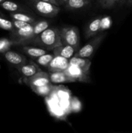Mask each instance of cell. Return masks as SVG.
<instances>
[{"label":"cell","instance_id":"cell-12","mask_svg":"<svg viewBox=\"0 0 132 133\" xmlns=\"http://www.w3.org/2000/svg\"><path fill=\"white\" fill-rule=\"evenodd\" d=\"M69 64L77 66L83 70L86 74H89V68L91 65L90 60L87 58L73 57L69 60Z\"/></svg>","mask_w":132,"mask_h":133},{"label":"cell","instance_id":"cell-2","mask_svg":"<svg viewBox=\"0 0 132 133\" xmlns=\"http://www.w3.org/2000/svg\"><path fill=\"white\" fill-rule=\"evenodd\" d=\"M27 2L40 16L46 18L55 17L60 12V7L41 0H27Z\"/></svg>","mask_w":132,"mask_h":133},{"label":"cell","instance_id":"cell-27","mask_svg":"<svg viewBox=\"0 0 132 133\" xmlns=\"http://www.w3.org/2000/svg\"><path fill=\"white\" fill-rule=\"evenodd\" d=\"M129 1V0H120V3L122 4V5H123V4H126V3L128 2V1Z\"/></svg>","mask_w":132,"mask_h":133},{"label":"cell","instance_id":"cell-31","mask_svg":"<svg viewBox=\"0 0 132 133\" xmlns=\"http://www.w3.org/2000/svg\"><path fill=\"white\" fill-rule=\"evenodd\" d=\"M0 16H3V13L1 12H0Z\"/></svg>","mask_w":132,"mask_h":133},{"label":"cell","instance_id":"cell-10","mask_svg":"<svg viewBox=\"0 0 132 133\" xmlns=\"http://www.w3.org/2000/svg\"><path fill=\"white\" fill-rule=\"evenodd\" d=\"M102 17H98L89 22L85 30V38H90L96 36L100 32Z\"/></svg>","mask_w":132,"mask_h":133},{"label":"cell","instance_id":"cell-7","mask_svg":"<svg viewBox=\"0 0 132 133\" xmlns=\"http://www.w3.org/2000/svg\"><path fill=\"white\" fill-rule=\"evenodd\" d=\"M64 72L67 75L75 79L76 81L82 82V83H89L90 82L89 74L84 72L82 69L77 66L69 64Z\"/></svg>","mask_w":132,"mask_h":133},{"label":"cell","instance_id":"cell-22","mask_svg":"<svg viewBox=\"0 0 132 133\" xmlns=\"http://www.w3.org/2000/svg\"><path fill=\"white\" fill-rule=\"evenodd\" d=\"M0 28L9 31L14 29L12 22L6 18H4L3 16H0Z\"/></svg>","mask_w":132,"mask_h":133},{"label":"cell","instance_id":"cell-26","mask_svg":"<svg viewBox=\"0 0 132 133\" xmlns=\"http://www.w3.org/2000/svg\"><path fill=\"white\" fill-rule=\"evenodd\" d=\"M41 1H46V2H48V3H52L53 4V5H56V6H59V4H58V3L57 2L56 0H41Z\"/></svg>","mask_w":132,"mask_h":133},{"label":"cell","instance_id":"cell-24","mask_svg":"<svg viewBox=\"0 0 132 133\" xmlns=\"http://www.w3.org/2000/svg\"><path fill=\"white\" fill-rule=\"evenodd\" d=\"M111 24V20L110 18H102L101 19V23H100V31H104V30L106 29L107 28H108Z\"/></svg>","mask_w":132,"mask_h":133},{"label":"cell","instance_id":"cell-8","mask_svg":"<svg viewBox=\"0 0 132 133\" xmlns=\"http://www.w3.org/2000/svg\"><path fill=\"white\" fill-rule=\"evenodd\" d=\"M16 68L23 77H29L39 71H41V69L32 61L27 62L23 64L17 66Z\"/></svg>","mask_w":132,"mask_h":133},{"label":"cell","instance_id":"cell-5","mask_svg":"<svg viewBox=\"0 0 132 133\" xmlns=\"http://www.w3.org/2000/svg\"><path fill=\"white\" fill-rule=\"evenodd\" d=\"M23 81L31 88L41 87L50 83L49 74L41 71L29 77H23Z\"/></svg>","mask_w":132,"mask_h":133},{"label":"cell","instance_id":"cell-30","mask_svg":"<svg viewBox=\"0 0 132 133\" xmlns=\"http://www.w3.org/2000/svg\"><path fill=\"white\" fill-rule=\"evenodd\" d=\"M68 1V0H62V3H66V2Z\"/></svg>","mask_w":132,"mask_h":133},{"label":"cell","instance_id":"cell-19","mask_svg":"<svg viewBox=\"0 0 132 133\" xmlns=\"http://www.w3.org/2000/svg\"><path fill=\"white\" fill-rule=\"evenodd\" d=\"M54 57V54H48V53H45V54L43 55L40 56V57H38V58H34V61H36V63L38 64L40 66H42L43 67L47 68L48 65L49 64L53 58Z\"/></svg>","mask_w":132,"mask_h":133},{"label":"cell","instance_id":"cell-14","mask_svg":"<svg viewBox=\"0 0 132 133\" xmlns=\"http://www.w3.org/2000/svg\"><path fill=\"white\" fill-rule=\"evenodd\" d=\"M0 6L3 9L10 12H25L26 11L25 9L21 5L10 0H5V1L0 3Z\"/></svg>","mask_w":132,"mask_h":133},{"label":"cell","instance_id":"cell-17","mask_svg":"<svg viewBox=\"0 0 132 133\" xmlns=\"http://www.w3.org/2000/svg\"><path fill=\"white\" fill-rule=\"evenodd\" d=\"M10 16L13 19L22 21V22H26V23L33 24L36 22L35 18L30 14H27L25 12H10Z\"/></svg>","mask_w":132,"mask_h":133},{"label":"cell","instance_id":"cell-29","mask_svg":"<svg viewBox=\"0 0 132 133\" xmlns=\"http://www.w3.org/2000/svg\"><path fill=\"white\" fill-rule=\"evenodd\" d=\"M56 1L58 3V4H59L60 5H62V4H63V3H62V0H56Z\"/></svg>","mask_w":132,"mask_h":133},{"label":"cell","instance_id":"cell-3","mask_svg":"<svg viewBox=\"0 0 132 133\" xmlns=\"http://www.w3.org/2000/svg\"><path fill=\"white\" fill-rule=\"evenodd\" d=\"M107 32H101L93 36L86 44L84 45L81 49H78L75 54V57L88 58L91 57L96 50L98 49L101 42L106 37Z\"/></svg>","mask_w":132,"mask_h":133},{"label":"cell","instance_id":"cell-18","mask_svg":"<svg viewBox=\"0 0 132 133\" xmlns=\"http://www.w3.org/2000/svg\"><path fill=\"white\" fill-rule=\"evenodd\" d=\"M55 87L56 86L53 85L50 83L49 84H46V85L41 86V87H33V88H31V89L36 94L39 95V96H43V97H47L53 92Z\"/></svg>","mask_w":132,"mask_h":133},{"label":"cell","instance_id":"cell-15","mask_svg":"<svg viewBox=\"0 0 132 133\" xmlns=\"http://www.w3.org/2000/svg\"><path fill=\"white\" fill-rule=\"evenodd\" d=\"M22 50L27 55L29 56L30 57H31L33 59L45 54L47 52V51L44 49H42V48H35V47L31 46H23V48H22Z\"/></svg>","mask_w":132,"mask_h":133},{"label":"cell","instance_id":"cell-13","mask_svg":"<svg viewBox=\"0 0 132 133\" xmlns=\"http://www.w3.org/2000/svg\"><path fill=\"white\" fill-rule=\"evenodd\" d=\"M49 75L50 83L56 84L76 82L75 79L67 75L65 72H49Z\"/></svg>","mask_w":132,"mask_h":133},{"label":"cell","instance_id":"cell-1","mask_svg":"<svg viewBox=\"0 0 132 133\" xmlns=\"http://www.w3.org/2000/svg\"><path fill=\"white\" fill-rule=\"evenodd\" d=\"M38 46L47 51H53L54 48L62 45L60 30L56 27L47 28L31 40L28 44Z\"/></svg>","mask_w":132,"mask_h":133},{"label":"cell","instance_id":"cell-28","mask_svg":"<svg viewBox=\"0 0 132 133\" xmlns=\"http://www.w3.org/2000/svg\"><path fill=\"white\" fill-rule=\"evenodd\" d=\"M126 4L128 6H132V0H129V1L126 3Z\"/></svg>","mask_w":132,"mask_h":133},{"label":"cell","instance_id":"cell-25","mask_svg":"<svg viewBox=\"0 0 132 133\" xmlns=\"http://www.w3.org/2000/svg\"><path fill=\"white\" fill-rule=\"evenodd\" d=\"M12 22L14 29H20L23 27H25V26L28 25L30 24V23H26V22H22V21L16 20V19H13L12 20Z\"/></svg>","mask_w":132,"mask_h":133},{"label":"cell","instance_id":"cell-11","mask_svg":"<svg viewBox=\"0 0 132 133\" xmlns=\"http://www.w3.org/2000/svg\"><path fill=\"white\" fill-rule=\"evenodd\" d=\"M54 56H60L66 58H70L73 55L76 51L71 45L62 44L53 50Z\"/></svg>","mask_w":132,"mask_h":133},{"label":"cell","instance_id":"cell-32","mask_svg":"<svg viewBox=\"0 0 132 133\" xmlns=\"http://www.w3.org/2000/svg\"><path fill=\"white\" fill-rule=\"evenodd\" d=\"M5 0H0V3H1L2 2H3V1H5Z\"/></svg>","mask_w":132,"mask_h":133},{"label":"cell","instance_id":"cell-6","mask_svg":"<svg viewBox=\"0 0 132 133\" xmlns=\"http://www.w3.org/2000/svg\"><path fill=\"white\" fill-rule=\"evenodd\" d=\"M69 65V61L67 58L60 56H54L51 62L48 65L49 72H64Z\"/></svg>","mask_w":132,"mask_h":133},{"label":"cell","instance_id":"cell-23","mask_svg":"<svg viewBox=\"0 0 132 133\" xmlns=\"http://www.w3.org/2000/svg\"><path fill=\"white\" fill-rule=\"evenodd\" d=\"M120 0H99L100 6L104 9H111L115 6L116 3L120 2Z\"/></svg>","mask_w":132,"mask_h":133},{"label":"cell","instance_id":"cell-21","mask_svg":"<svg viewBox=\"0 0 132 133\" xmlns=\"http://www.w3.org/2000/svg\"><path fill=\"white\" fill-rule=\"evenodd\" d=\"M82 110V103L76 97H72L70 101V112L78 113Z\"/></svg>","mask_w":132,"mask_h":133},{"label":"cell","instance_id":"cell-16","mask_svg":"<svg viewBox=\"0 0 132 133\" xmlns=\"http://www.w3.org/2000/svg\"><path fill=\"white\" fill-rule=\"evenodd\" d=\"M90 4V0H68L65 7L69 10H77L85 7Z\"/></svg>","mask_w":132,"mask_h":133},{"label":"cell","instance_id":"cell-20","mask_svg":"<svg viewBox=\"0 0 132 133\" xmlns=\"http://www.w3.org/2000/svg\"><path fill=\"white\" fill-rule=\"evenodd\" d=\"M12 45H15L14 42L11 39H8L6 38H0V53H5L8 51Z\"/></svg>","mask_w":132,"mask_h":133},{"label":"cell","instance_id":"cell-9","mask_svg":"<svg viewBox=\"0 0 132 133\" xmlns=\"http://www.w3.org/2000/svg\"><path fill=\"white\" fill-rule=\"evenodd\" d=\"M3 56L6 61L10 64L14 66L15 68L27 62V58L24 55L9 50L8 51L5 52V53H3Z\"/></svg>","mask_w":132,"mask_h":133},{"label":"cell","instance_id":"cell-4","mask_svg":"<svg viewBox=\"0 0 132 133\" xmlns=\"http://www.w3.org/2000/svg\"><path fill=\"white\" fill-rule=\"evenodd\" d=\"M60 36L62 44L71 45L76 51L78 50L80 46V34L77 27H63L60 30Z\"/></svg>","mask_w":132,"mask_h":133}]
</instances>
